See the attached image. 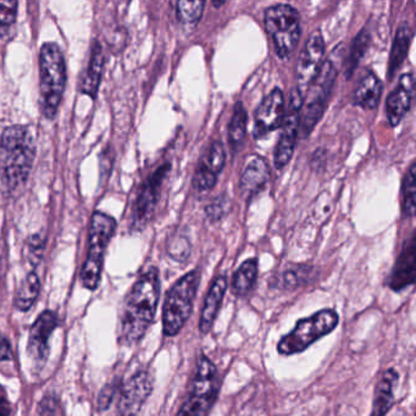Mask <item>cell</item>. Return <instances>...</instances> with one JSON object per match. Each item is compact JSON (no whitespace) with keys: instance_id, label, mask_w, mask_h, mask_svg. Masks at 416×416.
Wrapping results in <instances>:
<instances>
[{"instance_id":"6da1fadb","label":"cell","mask_w":416,"mask_h":416,"mask_svg":"<svg viewBox=\"0 0 416 416\" xmlns=\"http://www.w3.org/2000/svg\"><path fill=\"white\" fill-rule=\"evenodd\" d=\"M36 136L34 130L24 125L5 128L0 137V181L8 193L14 195L29 180L34 158Z\"/></svg>"},{"instance_id":"7a4b0ae2","label":"cell","mask_w":416,"mask_h":416,"mask_svg":"<svg viewBox=\"0 0 416 416\" xmlns=\"http://www.w3.org/2000/svg\"><path fill=\"white\" fill-rule=\"evenodd\" d=\"M160 296V279L151 268L137 279L127 294L120 319V342L134 345L142 340L155 317Z\"/></svg>"},{"instance_id":"3957f363","label":"cell","mask_w":416,"mask_h":416,"mask_svg":"<svg viewBox=\"0 0 416 416\" xmlns=\"http://www.w3.org/2000/svg\"><path fill=\"white\" fill-rule=\"evenodd\" d=\"M67 62L57 43L47 42L39 50L41 110L48 118L57 116L67 85Z\"/></svg>"},{"instance_id":"277c9868","label":"cell","mask_w":416,"mask_h":416,"mask_svg":"<svg viewBox=\"0 0 416 416\" xmlns=\"http://www.w3.org/2000/svg\"><path fill=\"white\" fill-rule=\"evenodd\" d=\"M116 230V220L108 214L95 212L92 215L88 236V253L81 270V282L83 287L95 291L100 282L102 270L108 244Z\"/></svg>"},{"instance_id":"5b68a950","label":"cell","mask_w":416,"mask_h":416,"mask_svg":"<svg viewBox=\"0 0 416 416\" xmlns=\"http://www.w3.org/2000/svg\"><path fill=\"white\" fill-rule=\"evenodd\" d=\"M199 281L198 270L189 271L188 274L177 279L166 293L162 309V332L165 336H176L188 321L193 312Z\"/></svg>"},{"instance_id":"8992f818","label":"cell","mask_w":416,"mask_h":416,"mask_svg":"<svg viewBox=\"0 0 416 416\" xmlns=\"http://www.w3.org/2000/svg\"><path fill=\"white\" fill-rule=\"evenodd\" d=\"M264 22L277 57L287 60L297 49L302 34L298 10L289 4L271 5L265 10Z\"/></svg>"},{"instance_id":"52a82bcc","label":"cell","mask_w":416,"mask_h":416,"mask_svg":"<svg viewBox=\"0 0 416 416\" xmlns=\"http://www.w3.org/2000/svg\"><path fill=\"white\" fill-rule=\"evenodd\" d=\"M220 376L216 366L205 355L199 356L188 396L177 416H208L218 397Z\"/></svg>"},{"instance_id":"ba28073f","label":"cell","mask_w":416,"mask_h":416,"mask_svg":"<svg viewBox=\"0 0 416 416\" xmlns=\"http://www.w3.org/2000/svg\"><path fill=\"white\" fill-rule=\"evenodd\" d=\"M338 321V314L332 309H324L312 317L299 320L293 330L279 340L277 345L279 354L302 353L312 343L331 333L336 328Z\"/></svg>"},{"instance_id":"9c48e42d","label":"cell","mask_w":416,"mask_h":416,"mask_svg":"<svg viewBox=\"0 0 416 416\" xmlns=\"http://www.w3.org/2000/svg\"><path fill=\"white\" fill-rule=\"evenodd\" d=\"M338 70L333 59L324 60L321 69L317 72L307 90V100L305 109L300 116L299 136L305 139L312 134L317 123L321 120L330 100L332 88L336 82Z\"/></svg>"},{"instance_id":"30bf717a","label":"cell","mask_w":416,"mask_h":416,"mask_svg":"<svg viewBox=\"0 0 416 416\" xmlns=\"http://www.w3.org/2000/svg\"><path fill=\"white\" fill-rule=\"evenodd\" d=\"M303 105L304 95L294 87L289 95V110L284 115L279 142L275 148L274 164L277 170H282L293 156L294 149L298 142L299 123Z\"/></svg>"},{"instance_id":"8fae6325","label":"cell","mask_w":416,"mask_h":416,"mask_svg":"<svg viewBox=\"0 0 416 416\" xmlns=\"http://www.w3.org/2000/svg\"><path fill=\"white\" fill-rule=\"evenodd\" d=\"M170 171V162H165L143 182L133 203L132 226L134 230H142L151 221L160 199L162 185Z\"/></svg>"},{"instance_id":"7c38bea8","label":"cell","mask_w":416,"mask_h":416,"mask_svg":"<svg viewBox=\"0 0 416 416\" xmlns=\"http://www.w3.org/2000/svg\"><path fill=\"white\" fill-rule=\"evenodd\" d=\"M325 41L320 29L312 31L299 54L296 67V88L304 95L324 64Z\"/></svg>"},{"instance_id":"4fadbf2b","label":"cell","mask_w":416,"mask_h":416,"mask_svg":"<svg viewBox=\"0 0 416 416\" xmlns=\"http://www.w3.org/2000/svg\"><path fill=\"white\" fill-rule=\"evenodd\" d=\"M226 162V151L221 141H214L199 160L192 186L194 193H208L215 187Z\"/></svg>"},{"instance_id":"5bb4252c","label":"cell","mask_w":416,"mask_h":416,"mask_svg":"<svg viewBox=\"0 0 416 416\" xmlns=\"http://www.w3.org/2000/svg\"><path fill=\"white\" fill-rule=\"evenodd\" d=\"M286 109H284V95L279 87L270 92L269 95L261 100L254 113L253 136L256 139H261L274 132L282 126Z\"/></svg>"},{"instance_id":"9a60e30c","label":"cell","mask_w":416,"mask_h":416,"mask_svg":"<svg viewBox=\"0 0 416 416\" xmlns=\"http://www.w3.org/2000/svg\"><path fill=\"white\" fill-rule=\"evenodd\" d=\"M153 391V377L148 371H139L123 383L120 398L118 410L123 416L136 415Z\"/></svg>"},{"instance_id":"2e32d148","label":"cell","mask_w":416,"mask_h":416,"mask_svg":"<svg viewBox=\"0 0 416 416\" xmlns=\"http://www.w3.org/2000/svg\"><path fill=\"white\" fill-rule=\"evenodd\" d=\"M414 92V75L404 74L401 76L397 87L388 95L386 100V116L392 127L402 123L404 116L409 113Z\"/></svg>"},{"instance_id":"e0dca14e","label":"cell","mask_w":416,"mask_h":416,"mask_svg":"<svg viewBox=\"0 0 416 416\" xmlns=\"http://www.w3.org/2000/svg\"><path fill=\"white\" fill-rule=\"evenodd\" d=\"M57 317L50 310L43 312L29 330V354L34 361L43 363L49 353L48 340L57 328Z\"/></svg>"},{"instance_id":"ac0fdd59","label":"cell","mask_w":416,"mask_h":416,"mask_svg":"<svg viewBox=\"0 0 416 416\" xmlns=\"http://www.w3.org/2000/svg\"><path fill=\"white\" fill-rule=\"evenodd\" d=\"M416 242L415 233L408 238L402 251L398 256L396 265L393 268L389 287L393 291H402L407 289L408 286L414 284L416 272Z\"/></svg>"},{"instance_id":"d6986e66","label":"cell","mask_w":416,"mask_h":416,"mask_svg":"<svg viewBox=\"0 0 416 416\" xmlns=\"http://www.w3.org/2000/svg\"><path fill=\"white\" fill-rule=\"evenodd\" d=\"M270 180V166L261 155H251L242 172L240 188L247 199L254 198L266 187Z\"/></svg>"},{"instance_id":"ffe728a7","label":"cell","mask_w":416,"mask_h":416,"mask_svg":"<svg viewBox=\"0 0 416 416\" xmlns=\"http://www.w3.org/2000/svg\"><path fill=\"white\" fill-rule=\"evenodd\" d=\"M228 282L225 275L218 276L214 279L213 284L209 289L208 293L204 299L203 309L199 319V330L202 333H208L213 328L214 322L218 317L220 307L223 304L225 294H226Z\"/></svg>"},{"instance_id":"44dd1931","label":"cell","mask_w":416,"mask_h":416,"mask_svg":"<svg viewBox=\"0 0 416 416\" xmlns=\"http://www.w3.org/2000/svg\"><path fill=\"white\" fill-rule=\"evenodd\" d=\"M383 85L377 75L366 70L355 85L353 103L364 110H375L380 104Z\"/></svg>"},{"instance_id":"7402d4cb","label":"cell","mask_w":416,"mask_h":416,"mask_svg":"<svg viewBox=\"0 0 416 416\" xmlns=\"http://www.w3.org/2000/svg\"><path fill=\"white\" fill-rule=\"evenodd\" d=\"M104 52L102 44L98 41H95L92 44L88 65L81 81L82 93L90 95L92 99H95L98 95L102 76L104 71Z\"/></svg>"},{"instance_id":"603a6c76","label":"cell","mask_w":416,"mask_h":416,"mask_svg":"<svg viewBox=\"0 0 416 416\" xmlns=\"http://www.w3.org/2000/svg\"><path fill=\"white\" fill-rule=\"evenodd\" d=\"M398 381V373L388 369L383 373L375 388L374 403L371 416H384L389 412L394 402V387Z\"/></svg>"},{"instance_id":"cb8c5ba5","label":"cell","mask_w":416,"mask_h":416,"mask_svg":"<svg viewBox=\"0 0 416 416\" xmlns=\"http://www.w3.org/2000/svg\"><path fill=\"white\" fill-rule=\"evenodd\" d=\"M412 36H414L412 29H410V26L407 22H404L398 27L397 34H396V37L393 41L389 62H388L387 76L389 81L394 78V76L397 75L399 69L402 67L403 64L405 62L409 48H410V43H412Z\"/></svg>"},{"instance_id":"d4e9b609","label":"cell","mask_w":416,"mask_h":416,"mask_svg":"<svg viewBox=\"0 0 416 416\" xmlns=\"http://www.w3.org/2000/svg\"><path fill=\"white\" fill-rule=\"evenodd\" d=\"M258 272V259L251 258L244 261L233 274L231 282L232 292L236 294L237 297H244L249 293L256 284Z\"/></svg>"},{"instance_id":"484cf974","label":"cell","mask_w":416,"mask_h":416,"mask_svg":"<svg viewBox=\"0 0 416 416\" xmlns=\"http://www.w3.org/2000/svg\"><path fill=\"white\" fill-rule=\"evenodd\" d=\"M247 125H248V113L242 102H237L232 118L228 123V143L232 151H237L241 147L247 134Z\"/></svg>"},{"instance_id":"4316f807","label":"cell","mask_w":416,"mask_h":416,"mask_svg":"<svg viewBox=\"0 0 416 416\" xmlns=\"http://www.w3.org/2000/svg\"><path fill=\"white\" fill-rule=\"evenodd\" d=\"M370 42H371V34H370L369 29L364 27L359 34H356V37L352 43L345 67V75L347 80H349L352 78V76L354 75L355 70L359 67L361 59L369 48Z\"/></svg>"},{"instance_id":"83f0119b","label":"cell","mask_w":416,"mask_h":416,"mask_svg":"<svg viewBox=\"0 0 416 416\" xmlns=\"http://www.w3.org/2000/svg\"><path fill=\"white\" fill-rule=\"evenodd\" d=\"M39 292H41V281L38 279L36 272H29L20 286L15 299V305L21 312H27L34 307Z\"/></svg>"},{"instance_id":"f1b7e54d","label":"cell","mask_w":416,"mask_h":416,"mask_svg":"<svg viewBox=\"0 0 416 416\" xmlns=\"http://www.w3.org/2000/svg\"><path fill=\"white\" fill-rule=\"evenodd\" d=\"M416 165L412 161L402 183V212L404 218L412 219L415 215Z\"/></svg>"},{"instance_id":"f546056e","label":"cell","mask_w":416,"mask_h":416,"mask_svg":"<svg viewBox=\"0 0 416 416\" xmlns=\"http://www.w3.org/2000/svg\"><path fill=\"white\" fill-rule=\"evenodd\" d=\"M312 268L309 265H292L284 270L279 277V286L284 289H296L307 284L312 276Z\"/></svg>"},{"instance_id":"4dcf8cb0","label":"cell","mask_w":416,"mask_h":416,"mask_svg":"<svg viewBox=\"0 0 416 416\" xmlns=\"http://www.w3.org/2000/svg\"><path fill=\"white\" fill-rule=\"evenodd\" d=\"M205 1H187L181 0L176 4V16L181 24L194 25L199 22V20L203 16Z\"/></svg>"},{"instance_id":"1f68e13d","label":"cell","mask_w":416,"mask_h":416,"mask_svg":"<svg viewBox=\"0 0 416 416\" xmlns=\"http://www.w3.org/2000/svg\"><path fill=\"white\" fill-rule=\"evenodd\" d=\"M190 249H192L190 242L188 237H186L185 235H175L171 238L167 246L169 256L179 263H183L188 259L190 256Z\"/></svg>"},{"instance_id":"d6a6232c","label":"cell","mask_w":416,"mask_h":416,"mask_svg":"<svg viewBox=\"0 0 416 416\" xmlns=\"http://www.w3.org/2000/svg\"><path fill=\"white\" fill-rule=\"evenodd\" d=\"M230 200L225 194H220L205 207V215L210 223H218L226 216L230 210Z\"/></svg>"},{"instance_id":"836d02e7","label":"cell","mask_w":416,"mask_h":416,"mask_svg":"<svg viewBox=\"0 0 416 416\" xmlns=\"http://www.w3.org/2000/svg\"><path fill=\"white\" fill-rule=\"evenodd\" d=\"M18 1L0 0V31L9 29L15 24L18 15Z\"/></svg>"},{"instance_id":"e575fe53","label":"cell","mask_w":416,"mask_h":416,"mask_svg":"<svg viewBox=\"0 0 416 416\" xmlns=\"http://www.w3.org/2000/svg\"><path fill=\"white\" fill-rule=\"evenodd\" d=\"M41 416H59V408L54 398H46L41 407Z\"/></svg>"},{"instance_id":"d590c367","label":"cell","mask_w":416,"mask_h":416,"mask_svg":"<svg viewBox=\"0 0 416 416\" xmlns=\"http://www.w3.org/2000/svg\"><path fill=\"white\" fill-rule=\"evenodd\" d=\"M113 397V387H111V386L105 387L104 389L102 391V393H100L99 398H98V407H99L100 409H106V408L109 407Z\"/></svg>"},{"instance_id":"8d00e7d4","label":"cell","mask_w":416,"mask_h":416,"mask_svg":"<svg viewBox=\"0 0 416 416\" xmlns=\"http://www.w3.org/2000/svg\"><path fill=\"white\" fill-rule=\"evenodd\" d=\"M13 353H11V345L9 340H6L3 335H0V361L11 359Z\"/></svg>"},{"instance_id":"74e56055","label":"cell","mask_w":416,"mask_h":416,"mask_svg":"<svg viewBox=\"0 0 416 416\" xmlns=\"http://www.w3.org/2000/svg\"><path fill=\"white\" fill-rule=\"evenodd\" d=\"M322 160L326 161V151H324V149H317L312 158V169L320 170L321 167H324V164L321 162Z\"/></svg>"},{"instance_id":"f35d334b","label":"cell","mask_w":416,"mask_h":416,"mask_svg":"<svg viewBox=\"0 0 416 416\" xmlns=\"http://www.w3.org/2000/svg\"><path fill=\"white\" fill-rule=\"evenodd\" d=\"M10 407L9 403L5 399H0V416H9Z\"/></svg>"},{"instance_id":"ab89813d","label":"cell","mask_w":416,"mask_h":416,"mask_svg":"<svg viewBox=\"0 0 416 416\" xmlns=\"http://www.w3.org/2000/svg\"><path fill=\"white\" fill-rule=\"evenodd\" d=\"M226 4V1H213L214 6H216V8H220V6H223V5Z\"/></svg>"}]
</instances>
